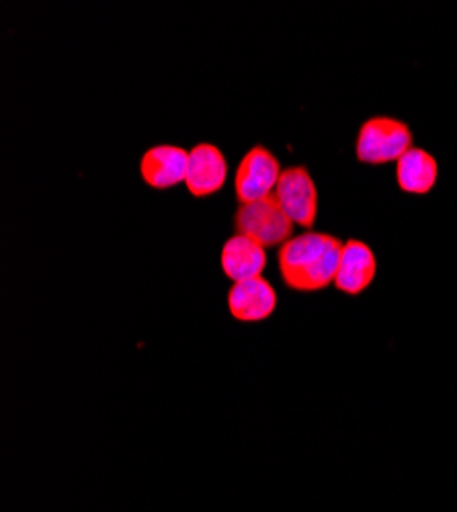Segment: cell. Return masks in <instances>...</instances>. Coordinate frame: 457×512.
Listing matches in <instances>:
<instances>
[{"mask_svg":"<svg viewBox=\"0 0 457 512\" xmlns=\"http://www.w3.org/2000/svg\"><path fill=\"white\" fill-rule=\"evenodd\" d=\"M343 242L322 232H304L279 246L277 263L283 283L294 291H322L335 283Z\"/></svg>","mask_w":457,"mask_h":512,"instance_id":"obj_1","label":"cell"},{"mask_svg":"<svg viewBox=\"0 0 457 512\" xmlns=\"http://www.w3.org/2000/svg\"><path fill=\"white\" fill-rule=\"evenodd\" d=\"M220 263L224 275L234 283H240L261 277L267 265V252L259 242L236 234L224 244Z\"/></svg>","mask_w":457,"mask_h":512,"instance_id":"obj_10","label":"cell"},{"mask_svg":"<svg viewBox=\"0 0 457 512\" xmlns=\"http://www.w3.org/2000/svg\"><path fill=\"white\" fill-rule=\"evenodd\" d=\"M234 230L259 242L263 248L283 246L294 238V222L287 218L275 193L259 201L240 203L234 211Z\"/></svg>","mask_w":457,"mask_h":512,"instance_id":"obj_2","label":"cell"},{"mask_svg":"<svg viewBox=\"0 0 457 512\" xmlns=\"http://www.w3.org/2000/svg\"><path fill=\"white\" fill-rule=\"evenodd\" d=\"M275 197L287 218L308 232L318 216V191L306 166H287L275 187Z\"/></svg>","mask_w":457,"mask_h":512,"instance_id":"obj_4","label":"cell"},{"mask_svg":"<svg viewBox=\"0 0 457 512\" xmlns=\"http://www.w3.org/2000/svg\"><path fill=\"white\" fill-rule=\"evenodd\" d=\"M228 179V164L220 148L214 144H197L189 152L187 189L193 197H207L218 193Z\"/></svg>","mask_w":457,"mask_h":512,"instance_id":"obj_6","label":"cell"},{"mask_svg":"<svg viewBox=\"0 0 457 512\" xmlns=\"http://www.w3.org/2000/svg\"><path fill=\"white\" fill-rule=\"evenodd\" d=\"M189 152L179 146H154L140 160V175L152 189H171L187 181Z\"/></svg>","mask_w":457,"mask_h":512,"instance_id":"obj_8","label":"cell"},{"mask_svg":"<svg viewBox=\"0 0 457 512\" xmlns=\"http://www.w3.org/2000/svg\"><path fill=\"white\" fill-rule=\"evenodd\" d=\"M275 308L277 293L263 277L234 283L228 293V310L238 322H263Z\"/></svg>","mask_w":457,"mask_h":512,"instance_id":"obj_7","label":"cell"},{"mask_svg":"<svg viewBox=\"0 0 457 512\" xmlns=\"http://www.w3.org/2000/svg\"><path fill=\"white\" fill-rule=\"evenodd\" d=\"M412 148L410 127L396 117H369L357 134L355 154L363 164L398 162Z\"/></svg>","mask_w":457,"mask_h":512,"instance_id":"obj_3","label":"cell"},{"mask_svg":"<svg viewBox=\"0 0 457 512\" xmlns=\"http://www.w3.org/2000/svg\"><path fill=\"white\" fill-rule=\"evenodd\" d=\"M439 177L437 160L423 148H410L396 162V181L404 193L427 195Z\"/></svg>","mask_w":457,"mask_h":512,"instance_id":"obj_11","label":"cell"},{"mask_svg":"<svg viewBox=\"0 0 457 512\" xmlns=\"http://www.w3.org/2000/svg\"><path fill=\"white\" fill-rule=\"evenodd\" d=\"M378 273V261L373 250L361 240H347L343 246L335 287L347 295L363 293Z\"/></svg>","mask_w":457,"mask_h":512,"instance_id":"obj_9","label":"cell"},{"mask_svg":"<svg viewBox=\"0 0 457 512\" xmlns=\"http://www.w3.org/2000/svg\"><path fill=\"white\" fill-rule=\"evenodd\" d=\"M281 164L277 156L265 146H255L244 154L234 177V193L238 203L259 201L271 193L279 183Z\"/></svg>","mask_w":457,"mask_h":512,"instance_id":"obj_5","label":"cell"}]
</instances>
